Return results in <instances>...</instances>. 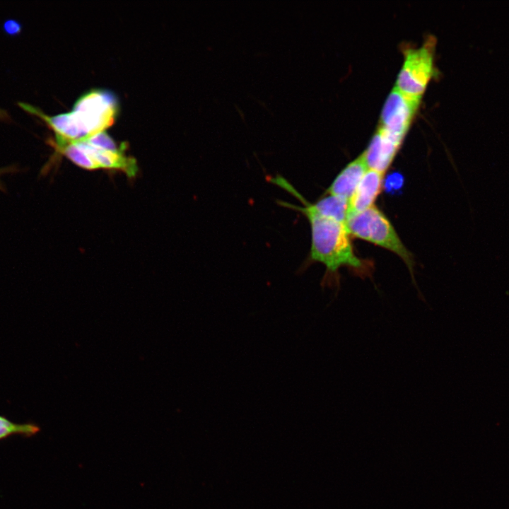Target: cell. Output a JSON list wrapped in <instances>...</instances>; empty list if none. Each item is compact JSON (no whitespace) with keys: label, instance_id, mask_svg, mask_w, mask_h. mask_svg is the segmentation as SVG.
I'll return each mask as SVG.
<instances>
[{"label":"cell","instance_id":"obj_1","mask_svg":"<svg viewBox=\"0 0 509 509\" xmlns=\"http://www.w3.org/2000/svg\"><path fill=\"white\" fill-rule=\"evenodd\" d=\"M272 182L285 189L303 204L300 206L288 203H283V205L300 211L308 220L311 229L310 258L326 267V274L321 283L323 288H339L338 270L342 267L349 268L363 279L371 276V266L355 254L345 223L321 215L312 203L305 200L282 177L276 176L272 179Z\"/></svg>","mask_w":509,"mask_h":509},{"label":"cell","instance_id":"obj_2","mask_svg":"<svg viewBox=\"0 0 509 509\" xmlns=\"http://www.w3.org/2000/svg\"><path fill=\"white\" fill-rule=\"evenodd\" d=\"M25 112L40 117L54 132L57 143H68L91 138L111 126L118 112V103L109 91L93 90L82 95L70 112L45 115L36 107L18 103Z\"/></svg>","mask_w":509,"mask_h":509},{"label":"cell","instance_id":"obj_3","mask_svg":"<svg viewBox=\"0 0 509 509\" xmlns=\"http://www.w3.org/2000/svg\"><path fill=\"white\" fill-rule=\"evenodd\" d=\"M49 142L56 153L86 170H116L129 177L136 174V160L125 154L124 146L118 148L105 131L78 141Z\"/></svg>","mask_w":509,"mask_h":509},{"label":"cell","instance_id":"obj_4","mask_svg":"<svg viewBox=\"0 0 509 509\" xmlns=\"http://www.w3.org/2000/svg\"><path fill=\"white\" fill-rule=\"evenodd\" d=\"M351 236L388 250L397 255L407 265L416 286L414 260L386 216L375 206L349 216L346 223Z\"/></svg>","mask_w":509,"mask_h":509},{"label":"cell","instance_id":"obj_5","mask_svg":"<svg viewBox=\"0 0 509 509\" xmlns=\"http://www.w3.org/2000/svg\"><path fill=\"white\" fill-rule=\"evenodd\" d=\"M435 39L428 36L419 47L404 50V59L395 88L403 94L420 99L435 74Z\"/></svg>","mask_w":509,"mask_h":509},{"label":"cell","instance_id":"obj_6","mask_svg":"<svg viewBox=\"0 0 509 509\" xmlns=\"http://www.w3.org/2000/svg\"><path fill=\"white\" fill-rule=\"evenodd\" d=\"M419 103L420 99L407 96L394 87L386 99L378 127L402 143Z\"/></svg>","mask_w":509,"mask_h":509},{"label":"cell","instance_id":"obj_7","mask_svg":"<svg viewBox=\"0 0 509 509\" xmlns=\"http://www.w3.org/2000/svg\"><path fill=\"white\" fill-rule=\"evenodd\" d=\"M402 144L378 127L368 148L363 153L368 169L385 174Z\"/></svg>","mask_w":509,"mask_h":509},{"label":"cell","instance_id":"obj_8","mask_svg":"<svg viewBox=\"0 0 509 509\" xmlns=\"http://www.w3.org/2000/svg\"><path fill=\"white\" fill-rule=\"evenodd\" d=\"M384 175L368 169L349 199V217L374 205L383 187Z\"/></svg>","mask_w":509,"mask_h":509},{"label":"cell","instance_id":"obj_9","mask_svg":"<svg viewBox=\"0 0 509 509\" xmlns=\"http://www.w3.org/2000/svg\"><path fill=\"white\" fill-rule=\"evenodd\" d=\"M368 169L362 153L338 174L327 189L326 194L339 196L349 200Z\"/></svg>","mask_w":509,"mask_h":509},{"label":"cell","instance_id":"obj_10","mask_svg":"<svg viewBox=\"0 0 509 509\" xmlns=\"http://www.w3.org/2000/svg\"><path fill=\"white\" fill-rule=\"evenodd\" d=\"M312 204L321 215L346 224L349 217V199L327 194Z\"/></svg>","mask_w":509,"mask_h":509},{"label":"cell","instance_id":"obj_11","mask_svg":"<svg viewBox=\"0 0 509 509\" xmlns=\"http://www.w3.org/2000/svg\"><path fill=\"white\" fill-rule=\"evenodd\" d=\"M38 426L32 423H16L0 416V439L13 434L31 436L40 431Z\"/></svg>","mask_w":509,"mask_h":509},{"label":"cell","instance_id":"obj_12","mask_svg":"<svg viewBox=\"0 0 509 509\" xmlns=\"http://www.w3.org/2000/svg\"><path fill=\"white\" fill-rule=\"evenodd\" d=\"M404 184L403 176L398 173L394 172L389 175L385 180H384L383 187L386 191L389 192H397L400 189Z\"/></svg>","mask_w":509,"mask_h":509},{"label":"cell","instance_id":"obj_13","mask_svg":"<svg viewBox=\"0 0 509 509\" xmlns=\"http://www.w3.org/2000/svg\"><path fill=\"white\" fill-rule=\"evenodd\" d=\"M4 32L10 36H16L22 31V25L16 20L9 19L3 24Z\"/></svg>","mask_w":509,"mask_h":509},{"label":"cell","instance_id":"obj_14","mask_svg":"<svg viewBox=\"0 0 509 509\" xmlns=\"http://www.w3.org/2000/svg\"><path fill=\"white\" fill-rule=\"evenodd\" d=\"M19 170H20V169H18L16 165H11V166L0 168V177L3 175L9 174V173H15V172H18ZM0 190L2 192H6L5 186L1 182V179H0Z\"/></svg>","mask_w":509,"mask_h":509}]
</instances>
